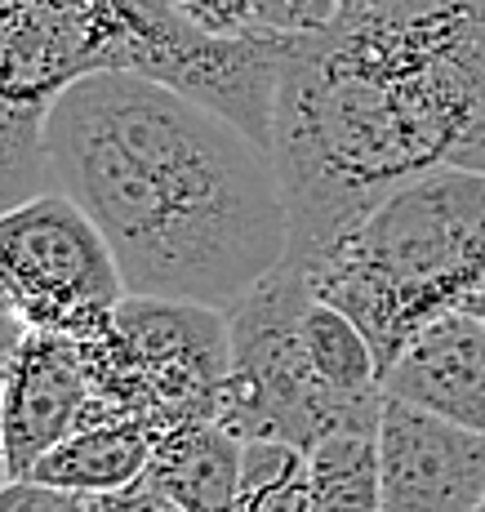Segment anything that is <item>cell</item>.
<instances>
[{
  "mask_svg": "<svg viewBox=\"0 0 485 512\" xmlns=\"http://www.w3.org/2000/svg\"><path fill=\"white\" fill-rule=\"evenodd\" d=\"M463 308H468V312H477V317L485 321V285H481V290H472L468 299H463Z\"/></svg>",
  "mask_w": 485,
  "mask_h": 512,
  "instance_id": "obj_22",
  "label": "cell"
},
{
  "mask_svg": "<svg viewBox=\"0 0 485 512\" xmlns=\"http://www.w3.org/2000/svg\"><path fill=\"white\" fill-rule=\"evenodd\" d=\"M49 187L103 228L130 294L236 308L290 254L272 152L143 72H94L45 121Z\"/></svg>",
  "mask_w": 485,
  "mask_h": 512,
  "instance_id": "obj_1",
  "label": "cell"
},
{
  "mask_svg": "<svg viewBox=\"0 0 485 512\" xmlns=\"http://www.w3.org/2000/svg\"><path fill=\"white\" fill-rule=\"evenodd\" d=\"M152 441L156 432L138 419H103L85 423L72 437H63L41 464L32 468L36 481L45 486H63L76 495H107L138 481L152 464Z\"/></svg>",
  "mask_w": 485,
  "mask_h": 512,
  "instance_id": "obj_12",
  "label": "cell"
},
{
  "mask_svg": "<svg viewBox=\"0 0 485 512\" xmlns=\"http://www.w3.org/2000/svg\"><path fill=\"white\" fill-rule=\"evenodd\" d=\"M272 161L294 259L321 254L419 174L485 170V0H383L290 36Z\"/></svg>",
  "mask_w": 485,
  "mask_h": 512,
  "instance_id": "obj_2",
  "label": "cell"
},
{
  "mask_svg": "<svg viewBox=\"0 0 485 512\" xmlns=\"http://www.w3.org/2000/svg\"><path fill=\"white\" fill-rule=\"evenodd\" d=\"M0 281L27 326L67 339L112 317L130 294L103 228L58 187L0 214Z\"/></svg>",
  "mask_w": 485,
  "mask_h": 512,
  "instance_id": "obj_7",
  "label": "cell"
},
{
  "mask_svg": "<svg viewBox=\"0 0 485 512\" xmlns=\"http://www.w3.org/2000/svg\"><path fill=\"white\" fill-rule=\"evenodd\" d=\"M374 5H383V0H343L339 18H356V14H365V9H374Z\"/></svg>",
  "mask_w": 485,
  "mask_h": 512,
  "instance_id": "obj_21",
  "label": "cell"
},
{
  "mask_svg": "<svg viewBox=\"0 0 485 512\" xmlns=\"http://www.w3.org/2000/svg\"><path fill=\"white\" fill-rule=\"evenodd\" d=\"M0 312H14V308H9V294H5V281H0Z\"/></svg>",
  "mask_w": 485,
  "mask_h": 512,
  "instance_id": "obj_24",
  "label": "cell"
},
{
  "mask_svg": "<svg viewBox=\"0 0 485 512\" xmlns=\"http://www.w3.org/2000/svg\"><path fill=\"white\" fill-rule=\"evenodd\" d=\"M0 512H32V477H14L0 486Z\"/></svg>",
  "mask_w": 485,
  "mask_h": 512,
  "instance_id": "obj_20",
  "label": "cell"
},
{
  "mask_svg": "<svg viewBox=\"0 0 485 512\" xmlns=\"http://www.w3.org/2000/svg\"><path fill=\"white\" fill-rule=\"evenodd\" d=\"M477 512H485V499H481V508H477Z\"/></svg>",
  "mask_w": 485,
  "mask_h": 512,
  "instance_id": "obj_26",
  "label": "cell"
},
{
  "mask_svg": "<svg viewBox=\"0 0 485 512\" xmlns=\"http://www.w3.org/2000/svg\"><path fill=\"white\" fill-rule=\"evenodd\" d=\"M290 36H210L178 0H0V214L45 192V121L94 72H143L232 116L272 152Z\"/></svg>",
  "mask_w": 485,
  "mask_h": 512,
  "instance_id": "obj_3",
  "label": "cell"
},
{
  "mask_svg": "<svg viewBox=\"0 0 485 512\" xmlns=\"http://www.w3.org/2000/svg\"><path fill=\"white\" fill-rule=\"evenodd\" d=\"M89 512H183V508L143 472V477L130 481V486H121V490L89 495Z\"/></svg>",
  "mask_w": 485,
  "mask_h": 512,
  "instance_id": "obj_18",
  "label": "cell"
},
{
  "mask_svg": "<svg viewBox=\"0 0 485 512\" xmlns=\"http://www.w3.org/2000/svg\"><path fill=\"white\" fill-rule=\"evenodd\" d=\"M316 512H370L383 504L379 428H343L308 450Z\"/></svg>",
  "mask_w": 485,
  "mask_h": 512,
  "instance_id": "obj_13",
  "label": "cell"
},
{
  "mask_svg": "<svg viewBox=\"0 0 485 512\" xmlns=\"http://www.w3.org/2000/svg\"><path fill=\"white\" fill-rule=\"evenodd\" d=\"M383 508L477 512L485 499V432L383 392L379 415Z\"/></svg>",
  "mask_w": 485,
  "mask_h": 512,
  "instance_id": "obj_8",
  "label": "cell"
},
{
  "mask_svg": "<svg viewBox=\"0 0 485 512\" xmlns=\"http://www.w3.org/2000/svg\"><path fill=\"white\" fill-rule=\"evenodd\" d=\"M383 392L485 432V321L454 308L423 326L383 370Z\"/></svg>",
  "mask_w": 485,
  "mask_h": 512,
  "instance_id": "obj_10",
  "label": "cell"
},
{
  "mask_svg": "<svg viewBox=\"0 0 485 512\" xmlns=\"http://www.w3.org/2000/svg\"><path fill=\"white\" fill-rule=\"evenodd\" d=\"M5 481H14V477H9V459H5V446H0V486Z\"/></svg>",
  "mask_w": 485,
  "mask_h": 512,
  "instance_id": "obj_23",
  "label": "cell"
},
{
  "mask_svg": "<svg viewBox=\"0 0 485 512\" xmlns=\"http://www.w3.org/2000/svg\"><path fill=\"white\" fill-rule=\"evenodd\" d=\"M27 321L18 312H0V419H5V388H9V370H14L18 343L27 339Z\"/></svg>",
  "mask_w": 485,
  "mask_h": 512,
  "instance_id": "obj_19",
  "label": "cell"
},
{
  "mask_svg": "<svg viewBox=\"0 0 485 512\" xmlns=\"http://www.w3.org/2000/svg\"><path fill=\"white\" fill-rule=\"evenodd\" d=\"M187 23H196L210 36H245L254 32L259 0H178Z\"/></svg>",
  "mask_w": 485,
  "mask_h": 512,
  "instance_id": "obj_17",
  "label": "cell"
},
{
  "mask_svg": "<svg viewBox=\"0 0 485 512\" xmlns=\"http://www.w3.org/2000/svg\"><path fill=\"white\" fill-rule=\"evenodd\" d=\"M294 263L316 299L361 326L383 379L414 334L485 285V170L441 165L392 187L321 254Z\"/></svg>",
  "mask_w": 485,
  "mask_h": 512,
  "instance_id": "obj_4",
  "label": "cell"
},
{
  "mask_svg": "<svg viewBox=\"0 0 485 512\" xmlns=\"http://www.w3.org/2000/svg\"><path fill=\"white\" fill-rule=\"evenodd\" d=\"M303 348H308L316 374L334 392H343V397H365V392L383 388L370 339L334 303H325V299L308 303V312H303Z\"/></svg>",
  "mask_w": 485,
  "mask_h": 512,
  "instance_id": "obj_14",
  "label": "cell"
},
{
  "mask_svg": "<svg viewBox=\"0 0 485 512\" xmlns=\"http://www.w3.org/2000/svg\"><path fill=\"white\" fill-rule=\"evenodd\" d=\"M370 512H392V508H383V504H379V508H370Z\"/></svg>",
  "mask_w": 485,
  "mask_h": 512,
  "instance_id": "obj_25",
  "label": "cell"
},
{
  "mask_svg": "<svg viewBox=\"0 0 485 512\" xmlns=\"http://www.w3.org/2000/svg\"><path fill=\"white\" fill-rule=\"evenodd\" d=\"M339 5L343 0H259L254 32H272V36L325 32V27L339 23Z\"/></svg>",
  "mask_w": 485,
  "mask_h": 512,
  "instance_id": "obj_16",
  "label": "cell"
},
{
  "mask_svg": "<svg viewBox=\"0 0 485 512\" xmlns=\"http://www.w3.org/2000/svg\"><path fill=\"white\" fill-rule=\"evenodd\" d=\"M236 512H316L308 450L290 441H245Z\"/></svg>",
  "mask_w": 485,
  "mask_h": 512,
  "instance_id": "obj_15",
  "label": "cell"
},
{
  "mask_svg": "<svg viewBox=\"0 0 485 512\" xmlns=\"http://www.w3.org/2000/svg\"><path fill=\"white\" fill-rule=\"evenodd\" d=\"M89 374L76 343L58 330H27L18 343L14 370L5 388V419H0V446L9 459V477H32L41 455L72 437L89 410Z\"/></svg>",
  "mask_w": 485,
  "mask_h": 512,
  "instance_id": "obj_9",
  "label": "cell"
},
{
  "mask_svg": "<svg viewBox=\"0 0 485 512\" xmlns=\"http://www.w3.org/2000/svg\"><path fill=\"white\" fill-rule=\"evenodd\" d=\"M316 299L303 268L285 254L281 268L245 294L232 321V370H227L219 423L241 441H290L312 450L343 428H379L383 388L343 397L316 374L303 348V312Z\"/></svg>",
  "mask_w": 485,
  "mask_h": 512,
  "instance_id": "obj_6",
  "label": "cell"
},
{
  "mask_svg": "<svg viewBox=\"0 0 485 512\" xmlns=\"http://www.w3.org/2000/svg\"><path fill=\"white\" fill-rule=\"evenodd\" d=\"M72 343L94 388L85 423L138 419L152 432H165L187 419H219V397L232 370V321L223 308L125 294L112 317Z\"/></svg>",
  "mask_w": 485,
  "mask_h": 512,
  "instance_id": "obj_5",
  "label": "cell"
},
{
  "mask_svg": "<svg viewBox=\"0 0 485 512\" xmlns=\"http://www.w3.org/2000/svg\"><path fill=\"white\" fill-rule=\"evenodd\" d=\"M245 441L219 419H187L156 432L147 477L183 512H236Z\"/></svg>",
  "mask_w": 485,
  "mask_h": 512,
  "instance_id": "obj_11",
  "label": "cell"
}]
</instances>
